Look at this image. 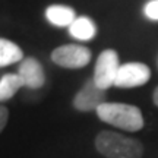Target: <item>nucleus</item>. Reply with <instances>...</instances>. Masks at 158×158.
<instances>
[{
    "mask_svg": "<svg viewBox=\"0 0 158 158\" xmlns=\"http://www.w3.org/2000/svg\"><path fill=\"white\" fill-rule=\"evenodd\" d=\"M95 113L101 122L126 132H138L145 126L141 108L133 104L104 102L97 108Z\"/></svg>",
    "mask_w": 158,
    "mask_h": 158,
    "instance_id": "f257e3e1",
    "label": "nucleus"
},
{
    "mask_svg": "<svg viewBox=\"0 0 158 158\" xmlns=\"http://www.w3.org/2000/svg\"><path fill=\"white\" fill-rule=\"evenodd\" d=\"M95 148L106 158H142L143 155L141 141L113 130H101L95 138Z\"/></svg>",
    "mask_w": 158,
    "mask_h": 158,
    "instance_id": "f03ea898",
    "label": "nucleus"
},
{
    "mask_svg": "<svg viewBox=\"0 0 158 158\" xmlns=\"http://www.w3.org/2000/svg\"><path fill=\"white\" fill-rule=\"evenodd\" d=\"M120 60H118L117 51L113 48H107L100 53L97 57L95 68H94V82H95L101 89L107 91L108 88L114 86L116 76L120 69Z\"/></svg>",
    "mask_w": 158,
    "mask_h": 158,
    "instance_id": "7ed1b4c3",
    "label": "nucleus"
},
{
    "mask_svg": "<svg viewBox=\"0 0 158 158\" xmlns=\"http://www.w3.org/2000/svg\"><path fill=\"white\" fill-rule=\"evenodd\" d=\"M91 50L81 44H64L51 51L53 63L64 69H82L91 62Z\"/></svg>",
    "mask_w": 158,
    "mask_h": 158,
    "instance_id": "20e7f679",
    "label": "nucleus"
},
{
    "mask_svg": "<svg viewBox=\"0 0 158 158\" xmlns=\"http://www.w3.org/2000/svg\"><path fill=\"white\" fill-rule=\"evenodd\" d=\"M104 102H107V91L101 89L94 82V79L91 78L76 92L72 104L75 110L82 113H89V111H97V108L102 106Z\"/></svg>",
    "mask_w": 158,
    "mask_h": 158,
    "instance_id": "39448f33",
    "label": "nucleus"
},
{
    "mask_svg": "<svg viewBox=\"0 0 158 158\" xmlns=\"http://www.w3.org/2000/svg\"><path fill=\"white\" fill-rule=\"evenodd\" d=\"M151 78V69L145 63L129 62L120 66L116 76L114 86L117 88H138L145 85Z\"/></svg>",
    "mask_w": 158,
    "mask_h": 158,
    "instance_id": "423d86ee",
    "label": "nucleus"
},
{
    "mask_svg": "<svg viewBox=\"0 0 158 158\" xmlns=\"http://www.w3.org/2000/svg\"><path fill=\"white\" fill-rule=\"evenodd\" d=\"M23 86L28 89H40L45 85V72L43 64L35 57H25L18 69Z\"/></svg>",
    "mask_w": 158,
    "mask_h": 158,
    "instance_id": "0eeeda50",
    "label": "nucleus"
},
{
    "mask_svg": "<svg viewBox=\"0 0 158 158\" xmlns=\"http://www.w3.org/2000/svg\"><path fill=\"white\" fill-rule=\"evenodd\" d=\"M45 19L54 25V27H59V28H63V27H70L73 21L76 19V12H75L73 7L66 5H50L44 12Z\"/></svg>",
    "mask_w": 158,
    "mask_h": 158,
    "instance_id": "6e6552de",
    "label": "nucleus"
},
{
    "mask_svg": "<svg viewBox=\"0 0 158 158\" xmlns=\"http://www.w3.org/2000/svg\"><path fill=\"white\" fill-rule=\"evenodd\" d=\"M69 34L79 41H89L97 35V23L88 16H78L69 27Z\"/></svg>",
    "mask_w": 158,
    "mask_h": 158,
    "instance_id": "1a4fd4ad",
    "label": "nucleus"
},
{
    "mask_svg": "<svg viewBox=\"0 0 158 158\" xmlns=\"http://www.w3.org/2000/svg\"><path fill=\"white\" fill-rule=\"evenodd\" d=\"M23 59H25L23 51L16 43L0 37V68H6L18 62H22Z\"/></svg>",
    "mask_w": 158,
    "mask_h": 158,
    "instance_id": "9d476101",
    "label": "nucleus"
},
{
    "mask_svg": "<svg viewBox=\"0 0 158 158\" xmlns=\"http://www.w3.org/2000/svg\"><path fill=\"white\" fill-rule=\"evenodd\" d=\"M22 86L23 82L18 73H5L0 78V102L13 98Z\"/></svg>",
    "mask_w": 158,
    "mask_h": 158,
    "instance_id": "9b49d317",
    "label": "nucleus"
},
{
    "mask_svg": "<svg viewBox=\"0 0 158 158\" xmlns=\"http://www.w3.org/2000/svg\"><path fill=\"white\" fill-rule=\"evenodd\" d=\"M143 15L149 21L158 22V0H149L147 5L143 6Z\"/></svg>",
    "mask_w": 158,
    "mask_h": 158,
    "instance_id": "f8f14e48",
    "label": "nucleus"
},
{
    "mask_svg": "<svg viewBox=\"0 0 158 158\" xmlns=\"http://www.w3.org/2000/svg\"><path fill=\"white\" fill-rule=\"evenodd\" d=\"M7 120H9V110L5 106H0V133L3 132V129L7 124Z\"/></svg>",
    "mask_w": 158,
    "mask_h": 158,
    "instance_id": "ddd939ff",
    "label": "nucleus"
},
{
    "mask_svg": "<svg viewBox=\"0 0 158 158\" xmlns=\"http://www.w3.org/2000/svg\"><path fill=\"white\" fill-rule=\"evenodd\" d=\"M152 101H154V104L158 107V86L154 89V92H152Z\"/></svg>",
    "mask_w": 158,
    "mask_h": 158,
    "instance_id": "4468645a",
    "label": "nucleus"
}]
</instances>
